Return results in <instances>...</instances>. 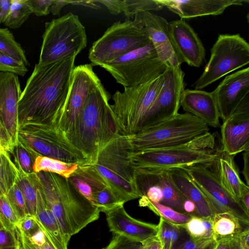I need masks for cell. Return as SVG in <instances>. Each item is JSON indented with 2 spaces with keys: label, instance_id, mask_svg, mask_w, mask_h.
<instances>
[{
  "label": "cell",
  "instance_id": "6da1fadb",
  "mask_svg": "<svg viewBox=\"0 0 249 249\" xmlns=\"http://www.w3.org/2000/svg\"><path fill=\"white\" fill-rule=\"evenodd\" d=\"M76 57L74 55L58 61L35 65L18 101V126L32 123L58 129Z\"/></svg>",
  "mask_w": 249,
  "mask_h": 249
},
{
  "label": "cell",
  "instance_id": "7a4b0ae2",
  "mask_svg": "<svg viewBox=\"0 0 249 249\" xmlns=\"http://www.w3.org/2000/svg\"><path fill=\"white\" fill-rule=\"evenodd\" d=\"M110 98L100 81L89 94L71 128L65 134L91 164L101 150L120 133L109 104Z\"/></svg>",
  "mask_w": 249,
  "mask_h": 249
},
{
  "label": "cell",
  "instance_id": "3957f363",
  "mask_svg": "<svg viewBox=\"0 0 249 249\" xmlns=\"http://www.w3.org/2000/svg\"><path fill=\"white\" fill-rule=\"evenodd\" d=\"M36 173L46 203L68 244L72 235L99 218L100 211L68 178L50 172Z\"/></svg>",
  "mask_w": 249,
  "mask_h": 249
},
{
  "label": "cell",
  "instance_id": "277c9868",
  "mask_svg": "<svg viewBox=\"0 0 249 249\" xmlns=\"http://www.w3.org/2000/svg\"><path fill=\"white\" fill-rule=\"evenodd\" d=\"M215 144V134L208 131L180 145L131 151L130 164L134 170L169 169L196 164L210 165L215 162L220 150Z\"/></svg>",
  "mask_w": 249,
  "mask_h": 249
},
{
  "label": "cell",
  "instance_id": "5b68a950",
  "mask_svg": "<svg viewBox=\"0 0 249 249\" xmlns=\"http://www.w3.org/2000/svg\"><path fill=\"white\" fill-rule=\"evenodd\" d=\"M131 151L128 136L119 133L101 150L92 164L124 204L141 197L130 164Z\"/></svg>",
  "mask_w": 249,
  "mask_h": 249
},
{
  "label": "cell",
  "instance_id": "8992f818",
  "mask_svg": "<svg viewBox=\"0 0 249 249\" xmlns=\"http://www.w3.org/2000/svg\"><path fill=\"white\" fill-rule=\"evenodd\" d=\"M207 124L188 113L179 114L161 123L128 136L132 152L170 147L186 143L209 131Z\"/></svg>",
  "mask_w": 249,
  "mask_h": 249
},
{
  "label": "cell",
  "instance_id": "52a82bcc",
  "mask_svg": "<svg viewBox=\"0 0 249 249\" xmlns=\"http://www.w3.org/2000/svg\"><path fill=\"white\" fill-rule=\"evenodd\" d=\"M164 72L157 78L134 88L117 90L110 105L120 134L131 136L139 133L149 110L160 90Z\"/></svg>",
  "mask_w": 249,
  "mask_h": 249
},
{
  "label": "cell",
  "instance_id": "ba28073f",
  "mask_svg": "<svg viewBox=\"0 0 249 249\" xmlns=\"http://www.w3.org/2000/svg\"><path fill=\"white\" fill-rule=\"evenodd\" d=\"M38 63L56 62L76 55L87 46L85 27L70 12L45 23Z\"/></svg>",
  "mask_w": 249,
  "mask_h": 249
},
{
  "label": "cell",
  "instance_id": "9c48e42d",
  "mask_svg": "<svg viewBox=\"0 0 249 249\" xmlns=\"http://www.w3.org/2000/svg\"><path fill=\"white\" fill-rule=\"evenodd\" d=\"M18 142L35 157H47L68 163H89L83 154L55 127L42 124H25L19 126Z\"/></svg>",
  "mask_w": 249,
  "mask_h": 249
},
{
  "label": "cell",
  "instance_id": "30bf717a",
  "mask_svg": "<svg viewBox=\"0 0 249 249\" xmlns=\"http://www.w3.org/2000/svg\"><path fill=\"white\" fill-rule=\"evenodd\" d=\"M139 22L127 18L114 23L93 42L89 58L94 66H101L150 42Z\"/></svg>",
  "mask_w": 249,
  "mask_h": 249
},
{
  "label": "cell",
  "instance_id": "8fae6325",
  "mask_svg": "<svg viewBox=\"0 0 249 249\" xmlns=\"http://www.w3.org/2000/svg\"><path fill=\"white\" fill-rule=\"evenodd\" d=\"M168 66L158 57L150 41L101 66L124 88H134L163 73Z\"/></svg>",
  "mask_w": 249,
  "mask_h": 249
},
{
  "label": "cell",
  "instance_id": "7c38bea8",
  "mask_svg": "<svg viewBox=\"0 0 249 249\" xmlns=\"http://www.w3.org/2000/svg\"><path fill=\"white\" fill-rule=\"evenodd\" d=\"M249 63V44L239 34L219 35L204 71L192 87L201 90Z\"/></svg>",
  "mask_w": 249,
  "mask_h": 249
},
{
  "label": "cell",
  "instance_id": "4fadbf2b",
  "mask_svg": "<svg viewBox=\"0 0 249 249\" xmlns=\"http://www.w3.org/2000/svg\"><path fill=\"white\" fill-rule=\"evenodd\" d=\"M209 165L196 164L181 168L205 196L214 213L228 212L249 225V213L221 185L217 175Z\"/></svg>",
  "mask_w": 249,
  "mask_h": 249
},
{
  "label": "cell",
  "instance_id": "5bb4252c",
  "mask_svg": "<svg viewBox=\"0 0 249 249\" xmlns=\"http://www.w3.org/2000/svg\"><path fill=\"white\" fill-rule=\"evenodd\" d=\"M184 77V73L180 66H168L164 72L162 87L146 116L140 132L178 113L180 96L185 87Z\"/></svg>",
  "mask_w": 249,
  "mask_h": 249
},
{
  "label": "cell",
  "instance_id": "9a60e30c",
  "mask_svg": "<svg viewBox=\"0 0 249 249\" xmlns=\"http://www.w3.org/2000/svg\"><path fill=\"white\" fill-rule=\"evenodd\" d=\"M92 64L75 67L64 106L63 115L58 129L64 134L73 126L89 92L101 80L94 72Z\"/></svg>",
  "mask_w": 249,
  "mask_h": 249
},
{
  "label": "cell",
  "instance_id": "2e32d148",
  "mask_svg": "<svg viewBox=\"0 0 249 249\" xmlns=\"http://www.w3.org/2000/svg\"><path fill=\"white\" fill-rule=\"evenodd\" d=\"M134 18L144 28L159 59L167 66H180L183 62L172 43L169 22L149 11L137 14Z\"/></svg>",
  "mask_w": 249,
  "mask_h": 249
},
{
  "label": "cell",
  "instance_id": "e0dca14e",
  "mask_svg": "<svg viewBox=\"0 0 249 249\" xmlns=\"http://www.w3.org/2000/svg\"><path fill=\"white\" fill-rule=\"evenodd\" d=\"M222 150L235 156L249 149V94L221 126Z\"/></svg>",
  "mask_w": 249,
  "mask_h": 249
},
{
  "label": "cell",
  "instance_id": "ac0fdd59",
  "mask_svg": "<svg viewBox=\"0 0 249 249\" xmlns=\"http://www.w3.org/2000/svg\"><path fill=\"white\" fill-rule=\"evenodd\" d=\"M22 92L18 75L0 71V121L13 147L18 142V103Z\"/></svg>",
  "mask_w": 249,
  "mask_h": 249
},
{
  "label": "cell",
  "instance_id": "d6986e66",
  "mask_svg": "<svg viewBox=\"0 0 249 249\" xmlns=\"http://www.w3.org/2000/svg\"><path fill=\"white\" fill-rule=\"evenodd\" d=\"M212 92L216 102L220 118L224 121L249 94V68L228 75Z\"/></svg>",
  "mask_w": 249,
  "mask_h": 249
},
{
  "label": "cell",
  "instance_id": "ffe728a7",
  "mask_svg": "<svg viewBox=\"0 0 249 249\" xmlns=\"http://www.w3.org/2000/svg\"><path fill=\"white\" fill-rule=\"evenodd\" d=\"M173 45L183 63L199 67L205 56L202 42L192 27L183 19L169 22Z\"/></svg>",
  "mask_w": 249,
  "mask_h": 249
},
{
  "label": "cell",
  "instance_id": "44dd1931",
  "mask_svg": "<svg viewBox=\"0 0 249 249\" xmlns=\"http://www.w3.org/2000/svg\"><path fill=\"white\" fill-rule=\"evenodd\" d=\"M109 231L113 234L124 236L131 240L142 242L157 234L158 225L137 220L125 211L124 204H120L103 212Z\"/></svg>",
  "mask_w": 249,
  "mask_h": 249
},
{
  "label": "cell",
  "instance_id": "7402d4cb",
  "mask_svg": "<svg viewBox=\"0 0 249 249\" xmlns=\"http://www.w3.org/2000/svg\"><path fill=\"white\" fill-rule=\"evenodd\" d=\"M181 19L222 14L229 6L242 5L248 0H158Z\"/></svg>",
  "mask_w": 249,
  "mask_h": 249
},
{
  "label": "cell",
  "instance_id": "603a6c76",
  "mask_svg": "<svg viewBox=\"0 0 249 249\" xmlns=\"http://www.w3.org/2000/svg\"><path fill=\"white\" fill-rule=\"evenodd\" d=\"M180 106L186 113L199 118L208 126H220V115L212 92L184 89L180 96Z\"/></svg>",
  "mask_w": 249,
  "mask_h": 249
},
{
  "label": "cell",
  "instance_id": "cb8c5ba5",
  "mask_svg": "<svg viewBox=\"0 0 249 249\" xmlns=\"http://www.w3.org/2000/svg\"><path fill=\"white\" fill-rule=\"evenodd\" d=\"M168 170L178 189L186 199L195 204L196 216H212L214 214L205 196L185 170L181 168H173Z\"/></svg>",
  "mask_w": 249,
  "mask_h": 249
},
{
  "label": "cell",
  "instance_id": "d4e9b609",
  "mask_svg": "<svg viewBox=\"0 0 249 249\" xmlns=\"http://www.w3.org/2000/svg\"><path fill=\"white\" fill-rule=\"evenodd\" d=\"M233 155L221 149L215 161L218 170L219 180L224 188L240 202L242 195L249 191V187L241 179Z\"/></svg>",
  "mask_w": 249,
  "mask_h": 249
},
{
  "label": "cell",
  "instance_id": "484cf974",
  "mask_svg": "<svg viewBox=\"0 0 249 249\" xmlns=\"http://www.w3.org/2000/svg\"><path fill=\"white\" fill-rule=\"evenodd\" d=\"M68 179L77 191L92 204L94 194L109 186L105 179L89 163L79 164Z\"/></svg>",
  "mask_w": 249,
  "mask_h": 249
},
{
  "label": "cell",
  "instance_id": "4316f807",
  "mask_svg": "<svg viewBox=\"0 0 249 249\" xmlns=\"http://www.w3.org/2000/svg\"><path fill=\"white\" fill-rule=\"evenodd\" d=\"M36 196L35 218L46 232L56 249H68V244L64 239L55 217L46 204L39 185Z\"/></svg>",
  "mask_w": 249,
  "mask_h": 249
},
{
  "label": "cell",
  "instance_id": "83f0119b",
  "mask_svg": "<svg viewBox=\"0 0 249 249\" xmlns=\"http://www.w3.org/2000/svg\"><path fill=\"white\" fill-rule=\"evenodd\" d=\"M135 171L146 173L153 181L160 187L163 193V199L161 204L169 207L177 212L185 213L183 205L186 198L173 183L168 169Z\"/></svg>",
  "mask_w": 249,
  "mask_h": 249
},
{
  "label": "cell",
  "instance_id": "f1b7e54d",
  "mask_svg": "<svg viewBox=\"0 0 249 249\" xmlns=\"http://www.w3.org/2000/svg\"><path fill=\"white\" fill-rule=\"evenodd\" d=\"M15 234L19 249H56L37 220L32 228L26 231L16 226Z\"/></svg>",
  "mask_w": 249,
  "mask_h": 249
},
{
  "label": "cell",
  "instance_id": "f546056e",
  "mask_svg": "<svg viewBox=\"0 0 249 249\" xmlns=\"http://www.w3.org/2000/svg\"><path fill=\"white\" fill-rule=\"evenodd\" d=\"M249 226L228 212L214 213L212 217L214 241L238 234Z\"/></svg>",
  "mask_w": 249,
  "mask_h": 249
},
{
  "label": "cell",
  "instance_id": "4dcf8cb0",
  "mask_svg": "<svg viewBox=\"0 0 249 249\" xmlns=\"http://www.w3.org/2000/svg\"><path fill=\"white\" fill-rule=\"evenodd\" d=\"M23 196L28 216L35 217L38 180L36 173L26 174L18 169L16 182Z\"/></svg>",
  "mask_w": 249,
  "mask_h": 249
},
{
  "label": "cell",
  "instance_id": "1f68e13d",
  "mask_svg": "<svg viewBox=\"0 0 249 249\" xmlns=\"http://www.w3.org/2000/svg\"><path fill=\"white\" fill-rule=\"evenodd\" d=\"M158 225V235L162 249H176L188 237L186 230L180 225L173 224L160 217Z\"/></svg>",
  "mask_w": 249,
  "mask_h": 249
},
{
  "label": "cell",
  "instance_id": "d6a6232c",
  "mask_svg": "<svg viewBox=\"0 0 249 249\" xmlns=\"http://www.w3.org/2000/svg\"><path fill=\"white\" fill-rule=\"evenodd\" d=\"M212 217L191 215V217L188 222L180 225L186 230L189 237L194 240L214 241Z\"/></svg>",
  "mask_w": 249,
  "mask_h": 249
},
{
  "label": "cell",
  "instance_id": "836d02e7",
  "mask_svg": "<svg viewBox=\"0 0 249 249\" xmlns=\"http://www.w3.org/2000/svg\"><path fill=\"white\" fill-rule=\"evenodd\" d=\"M79 164L68 163L44 156H38L35 160L33 169L35 173L47 172L68 178L77 169Z\"/></svg>",
  "mask_w": 249,
  "mask_h": 249
},
{
  "label": "cell",
  "instance_id": "e575fe53",
  "mask_svg": "<svg viewBox=\"0 0 249 249\" xmlns=\"http://www.w3.org/2000/svg\"><path fill=\"white\" fill-rule=\"evenodd\" d=\"M139 205L148 208L156 215L176 225H182L188 222L191 214L181 213L160 203L153 202L144 196L139 199Z\"/></svg>",
  "mask_w": 249,
  "mask_h": 249
},
{
  "label": "cell",
  "instance_id": "d590c367",
  "mask_svg": "<svg viewBox=\"0 0 249 249\" xmlns=\"http://www.w3.org/2000/svg\"><path fill=\"white\" fill-rule=\"evenodd\" d=\"M18 175L10 154L0 148V196L5 195L15 184Z\"/></svg>",
  "mask_w": 249,
  "mask_h": 249
},
{
  "label": "cell",
  "instance_id": "8d00e7d4",
  "mask_svg": "<svg viewBox=\"0 0 249 249\" xmlns=\"http://www.w3.org/2000/svg\"><path fill=\"white\" fill-rule=\"evenodd\" d=\"M0 52L22 62L26 66L29 65L24 50L8 28H0Z\"/></svg>",
  "mask_w": 249,
  "mask_h": 249
},
{
  "label": "cell",
  "instance_id": "74e56055",
  "mask_svg": "<svg viewBox=\"0 0 249 249\" xmlns=\"http://www.w3.org/2000/svg\"><path fill=\"white\" fill-rule=\"evenodd\" d=\"M32 13L27 0H11L10 10L4 24L12 29L18 28Z\"/></svg>",
  "mask_w": 249,
  "mask_h": 249
},
{
  "label": "cell",
  "instance_id": "f35d334b",
  "mask_svg": "<svg viewBox=\"0 0 249 249\" xmlns=\"http://www.w3.org/2000/svg\"><path fill=\"white\" fill-rule=\"evenodd\" d=\"M163 8L158 0H123V13L129 19L141 12L159 11Z\"/></svg>",
  "mask_w": 249,
  "mask_h": 249
},
{
  "label": "cell",
  "instance_id": "ab89813d",
  "mask_svg": "<svg viewBox=\"0 0 249 249\" xmlns=\"http://www.w3.org/2000/svg\"><path fill=\"white\" fill-rule=\"evenodd\" d=\"M9 154L12 155L14 159L13 162L18 169L26 174L34 172L33 167L36 158L18 142L14 145Z\"/></svg>",
  "mask_w": 249,
  "mask_h": 249
},
{
  "label": "cell",
  "instance_id": "60d3db41",
  "mask_svg": "<svg viewBox=\"0 0 249 249\" xmlns=\"http://www.w3.org/2000/svg\"><path fill=\"white\" fill-rule=\"evenodd\" d=\"M120 204L124 203L109 186L97 192L93 196V205L98 208L100 212H103Z\"/></svg>",
  "mask_w": 249,
  "mask_h": 249
},
{
  "label": "cell",
  "instance_id": "b9f144b4",
  "mask_svg": "<svg viewBox=\"0 0 249 249\" xmlns=\"http://www.w3.org/2000/svg\"><path fill=\"white\" fill-rule=\"evenodd\" d=\"M5 196L19 221L28 216L23 196L16 183Z\"/></svg>",
  "mask_w": 249,
  "mask_h": 249
},
{
  "label": "cell",
  "instance_id": "7bdbcfd3",
  "mask_svg": "<svg viewBox=\"0 0 249 249\" xmlns=\"http://www.w3.org/2000/svg\"><path fill=\"white\" fill-rule=\"evenodd\" d=\"M0 219L5 229L15 233L19 221L5 195L0 196Z\"/></svg>",
  "mask_w": 249,
  "mask_h": 249
},
{
  "label": "cell",
  "instance_id": "ee69618b",
  "mask_svg": "<svg viewBox=\"0 0 249 249\" xmlns=\"http://www.w3.org/2000/svg\"><path fill=\"white\" fill-rule=\"evenodd\" d=\"M27 71L28 69L23 63L0 52V71L11 72L23 76Z\"/></svg>",
  "mask_w": 249,
  "mask_h": 249
},
{
  "label": "cell",
  "instance_id": "f6af8a7d",
  "mask_svg": "<svg viewBox=\"0 0 249 249\" xmlns=\"http://www.w3.org/2000/svg\"><path fill=\"white\" fill-rule=\"evenodd\" d=\"M241 233L234 236L215 240L209 249H244L249 244L242 241Z\"/></svg>",
  "mask_w": 249,
  "mask_h": 249
},
{
  "label": "cell",
  "instance_id": "bcb514c9",
  "mask_svg": "<svg viewBox=\"0 0 249 249\" xmlns=\"http://www.w3.org/2000/svg\"><path fill=\"white\" fill-rule=\"evenodd\" d=\"M141 244L121 235L113 234L109 243L102 249H139Z\"/></svg>",
  "mask_w": 249,
  "mask_h": 249
},
{
  "label": "cell",
  "instance_id": "7dc6e473",
  "mask_svg": "<svg viewBox=\"0 0 249 249\" xmlns=\"http://www.w3.org/2000/svg\"><path fill=\"white\" fill-rule=\"evenodd\" d=\"M54 0H27L32 13L37 16H46Z\"/></svg>",
  "mask_w": 249,
  "mask_h": 249
},
{
  "label": "cell",
  "instance_id": "c3c4849f",
  "mask_svg": "<svg viewBox=\"0 0 249 249\" xmlns=\"http://www.w3.org/2000/svg\"><path fill=\"white\" fill-rule=\"evenodd\" d=\"M18 241L15 232L5 228L0 230V249H17Z\"/></svg>",
  "mask_w": 249,
  "mask_h": 249
},
{
  "label": "cell",
  "instance_id": "681fc988",
  "mask_svg": "<svg viewBox=\"0 0 249 249\" xmlns=\"http://www.w3.org/2000/svg\"><path fill=\"white\" fill-rule=\"evenodd\" d=\"M214 241H196L191 239L188 235L176 249H209Z\"/></svg>",
  "mask_w": 249,
  "mask_h": 249
},
{
  "label": "cell",
  "instance_id": "f907efd6",
  "mask_svg": "<svg viewBox=\"0 0 249 249\" xmlns=\"http://www.w3.org/2000/svg\"><path fill=\"white\" fill-rule=\"evenodd\" d=\"M95 2H100L105 5L109 12L114 15H117L123 12V0H98Z\"/></svg>",
  "mask_w": 249,
  "mask_h": 249
},
{
  "label": "cell",
  "instance_id": "816d5d0a",
  "mask_svg": "<svg viewBox=\"0 0 249 249\" xmlns=\"http://www.w3.org/2000/svg\"><path fill=\"white\" fill-rule=\"evenodd\" d=\"M0 148L10 153L13 148L11 139L0 121Z\"/></svg>",
  "mask_w": 249,
  "mask_h": 249
},
{
  "label": "cell",
  "instance_id": "f5cc1de1",
  "mask_svg": "<svg viewBox=\"0 0 249 249\" xmlns=\"http://www.w3.org/2000/svg\"><path fill=\"white\" fill-rule=\"evenodd\" d=\"M139 249H162L158 235L156 234L141 242Z\"/></svg>",
  "mask_w": 249,
  "mask_h": 249
},
{
  "label": "cell",
  "instance_id": "db71d44e",
  "mask_svg": "<svg viewBox=\"0 0 249 249\" xmlns=\"http://www.w3.org/2000/svg\"><path fill=\"white\" fill-rule=\"evenodd\" d=\"M11 0H0V24L4 23L9 13Z\"/></svg>",
  "mask_w": 249,
  "mask_h": 249
},
{
  "label": "cell",
  "instance_id": "11a10c76",
  "mask_svg": "<svg viewBox=\"0 0 249 249\" xmlns=\"http://www.w3.org/2000/svg\"><path fill=\"white\" fill-rule=\"evenodd\" d=\"M71 0H54L50 8V12L53 15H59L62 8L68 4H70Z\"/></svg>",
  "mask_w": 249,
  "mask_h": 249
},
{
  "label": "cell",
  "instance_id": "9f6ffc18",
  "mask_svg": "<svg viewBox=\"0 0 249 249\" xmlns=\"http://www.w3.org/2000/svg\"><path fill=\"white\" fill-rule=\"evenodd\" d=\"M243 160H244V167L242 171L245 181L246 185L249 186V149L244 151L243 153Z\"/></svg>",
  "mask_w": 249,
  "mask_h": 249
},
{
  "label": "cell",
  "instance_id": "6f0895ef",
  "mask_svg": "<svg viewBox=\"0 0 249 249\" xmlns=\"http://www.w3.org/2000/svg\"><path fill=\"white\" fill-rule=\"evenodd\" d=\"M70 4L75 5H80L94 9L101 8V6L96 4L94 0L82 1L71 0Z\"/></svg>",
  "mask_w": 249,
  "mask_h": 249
},
{
  "label": "cell",
  "instance_id": "680465c9",
  "mask_svg": "<svg viewBox=\"0 0 249 249\" xmlns=\"http://www.w3.org/2000/svg\"><path fill=\"white\" fill-rule=\"evenodd\" d=\"M185 213L196 216V207L194 203L186 199L183 205Z\"/></svg>",
  "mask_w": 249,
  "mask_h": 249
},
{
  "label": "cell",
  "instance_id": "91938a15",
  "mask_svg": "<svg viewBox=\"0 0 249 249\" xmlns=\"http://www.w3.org/2000/svg\"><path fill=\"white\" fill-rule=\"evenodd\" d=\"M240 202L245 211L249 213V191L245 192L242 195Z\"/></svg>",
  "mask_w": 249,
  "mask_h": 249
},
{
  "label": "cell",
  "instance_id": "94428289",
  "mask_svg": "<svg viewBox=\"0 0 249 249\" xmlns=\"http://www.w3.org/2000/svg\"><path fill=\"white\" fill-rule=\"evenodd\" d=\"M3 228H4L3 224H2V223L1 221V220L0 219V230L2 229Z\"/></svg>",
  "mask_w": 249,
  "mask_h": 249
},
{
  "label": "cell",
  "instance_id": "6125c7cd",
  "mask_svg": "<svg viewBox=\"0 0 249 249\" xmlns=\"http://www.w3.org/2000/svg\"><path fill=\"white\" fill-rule=\"evenodd\" d=\"M244 249H249V247H246V246H245V247H244Z\"/></svg>",
  "mask_w": 249,
  "mask_h": 249
},
{
  "label": "cell",
  "instance_id": "be15d7a7",
  "mask_svg": "<svg viewBox=\"0 0 249 249\" xmlns=\"http://www.w3.org/2000/svg\"><path fill=\"white\" fill-rule=\"evenodd\" d=\"M18 249H19V246H18Z\"/></svg>",
  "mask_w": 249,
  "mask_h": 249
},
{
  "label": "cell",
  "instance_id": "e7e4bbea",
  "mask_svg": "<svg viewBox=\"0 0 249 249\" xmlns=\"http://www.w3.org/2000/svg\"></svg>",
  "mask_w": 249,
  "mask_h": 249
}]
</instances>
